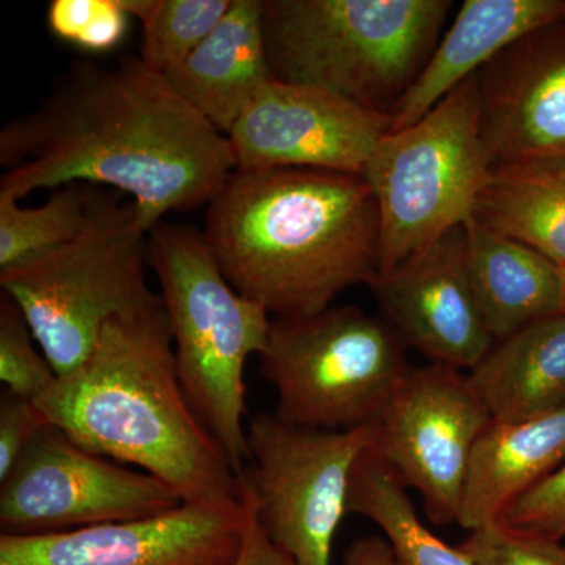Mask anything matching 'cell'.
Masks as SVG:
<instances>
[{"label":"cell","instance_id":"obj_11","mask_svg":"<svg viewBox=\"0 0 565 565\" xmlns=\"http://www.w3.org/2000/svg\"><path fill=\"white\" fill-rule=\"evenodd\" d=\"M493 423L470 374L414 367L375 423L374 451L422 494L437 525L457 522L475 446Z\"/></svg>","mask_w":565,"mask_h":565},{"label":"cell","instance_id":"obj_9","mask_svg":"<svg viewBox=\"0 0 565 565\" xmlns=\"http://www.w3.org/2000/svg\"><path fill=\"white\" fill-rule=\"evenodd\" d=\"M375 434V424L321 430L292 426L270 414L250 419L243 489L264 533L294 565H332L353 467L374 445Z\"/></svg>","mask_w":565,"mask_h":565},{"label":"cell","instance_id":"obj_12","mask_svg":"<svg viewBox=\"0 0 565 565\" xmlns=\"http://www.w3.org/2000/svg\"><path fill=\"white\" fill-rule=\"evenodd\" d=\"M390 115L313 85L273 79L256 93L226 139L236 169H315L363 177Z\"/></svg>","mask_w":565,"mask_h":565},{"label":"cell","instance_id":"obj_8","mask_svg":"<svg viewBox=\"0 0 565 565\" xmlns=\"http://www.w3.org/2000/svg\"><path fill=\"white\" fill-rule=\"evenodd\" d=\"M492 177L476 74L422 120L382 137L364 169L381 218L386 274L471 217Z\"/></svg>","mask_w":565,"mask_h":565},{"label":"cell","instance_id":"obj_10","mask_svg":"<svg viewBox=\"0 0 565 565\" xmlns=\"http://www.w3.org/2000/svg\"><path fill=\"white\" fill-rule=\"evenodd\" d=\"M181 504L161 479L82 448L54 424L0 481L2 534L65 533L161 515Z\"/></svg>","mask_w":565,"mask_h":565},{"label":"cell","instance_id":"obj_28","mask_svg":"<svg viewBox=\"0 0 565 565\" xmlns=\"http://www.w3.org/2000/svg\"><path fill=\"white\" fill-rule=\"evenodd\" d=\"M501 523L520 533L561 541L565 537V460L523 493Z\"/></svg>","mask_w":565,"mask_h":565},{"label":"cell","instance_id":"obj_30","mask_svg":"<svg viewBox=\"0 0 565 565\" xmlns=\"http://www.w3.org/2000/svg\"><path fill=\"white\" fill-rule=\"evenodd\" d=\"M243 501L247 508V527H245L243 546L234 565H294L291 557L281 552L264 533L248 494L243 489Z\"/></svg>","mask_w":565,"mask_h":565},{"label":"cell","instance_id":"obj_24","mask_svg":"<svg viewBox=\"0 0 565 565\" xmlns=\"http://www.w3.org/2000/svg\"><path fill=\"white\" fill-rule=\"evenodd\" d=\"M233 0H121L141 24L139 57L166 74L184 61L221 24Z\"/></svg>","mask_w":565,"mask_h":565},{"label":"cell","instance_id":"obj_27","mask_svg":"<svg viewBox=\"0 0 565 565\" xmlns=\"http://www.w3.org/2000/svg\"><path fill=\"white\" fill-rule=\"evenodd\" d=\"M459 548L473 565H565L559 541L520 533L501 522L471 531Z\"/></svg>","mask_w":565,"mask_h":565},{"label":"cell","instance_id":"obj_23","mask_svg":"<svg viewBox=\"0 0 565 565\" xmlns=\"http://www.w3.org/2000/svg\"><path fill=\"white\" fill-rule=\"evenodd\" d=\"M104 192L74 182L54 189L39 207H22L14 196L0 193V270L31 262L79 236Z\"/></svg>","mask_w":565,"mask_h":565},{"label":"cell","instance_id":"obj_25","mask_svg":"<svg viewBox=\"0 0 565 565\" xmlns=\"http://www.w3.org/2000/svg\"><path fill=\"white\" fill-rule=\"evenodd\" d=\"M33 341L20 305L9 294H0V381L7 392L36 401L54 384L57 373Z\"/></svg>","mask_w":565,"mask_h":565},{"label":"cell","instance_id":"obj_29","mask_svg":"<svg viewBox=\"0 0 565 565\" xmlns=\"http://www.w3.org/2000/svg\"><path fill=\"white\" fill-rule=\"evenodd\" d=\"M51 426L46 414L32 399L2 393L0 399V481L7 478L33 438Z\"/></svg>","mask_w":565,"mask_h":565},{"label":"cell","instance_id":"obj_16","mask_svg":"<svg viewBox=\"0 0 565 565\" xmlns=\"http://www.w3.org/2000/svg\"><path fill=\"white\" fill-rule=\"evenodd\" d=\"M564 18L559 0H467L397 104L390 131L422 120L515 41Z\"/></svg>","mask_w":565,"mask_h":565},{"label":"cell","instance_id":"obj_17","mask_svg":"<svg viewBox=\"0 0 565 565\" xmlns=\"http://www.w3.org/2000/svg\"><path fill=\"white\" fill-rule=\"evenodd\" d=\"M163 76L189 106L226 136L256 93L275 79L264 35L263 0H233L211 35Z\"/></svg>","mask_w":565,"mask_h":565},{"label":"cell","instance_id":"obj_4","mask_svg":"<svg viewBox=\"0 0 565 565\" xmlns=\"http://www.w3.org/2000/svg\"><path fill=\"white\" fill-rule=\"evenodd\" d=\"M449 0H263L275 79L390 115L434 54Z\"/></svg>","mask_w":565,"mask_h":565},{"label":"cell","instance_id":"obj_5","mask_svg":"<svg viewBox=\"0 0 565 565\" xmlns=\"http://www.w3.org/2000/svg\"><path fill=\"white\" fill-rule=\"evenodd\" d=\"M148 259L161 285L182 390L241 478L248 463L245 364L266 345L273 316L223 277L200 230L159 223Z\"/></svg>","mask_w":565,"mask_h":565},{"label":"cell","instance_id":"obj_32","mask_svg":"<svg viewBox=\"0 0 565 565\" xmlns=\"http://www.w3.org/2000/svg\"><path fill=\"white\" fill-rule=\"evenodd\" d=\"M561 277H563V303L565 311V267H561Z\"/></svg>","mask_w":565,"mask_h":565},{"label":"cell","instance_id":"obj_19","mask_svg":"<svg viewBox=\"0 0 565 565\" xmlns=\"http://www.w3.org/2000/svg\"><path fill=\"white\" fill-rule=\"evenodd\" d=\"M463 233L468 277L494 343L530 323L563 313L559 266L473 217L463 223Z\"/></svg>","mask_w":565,"mask_h":565},{"label":"cell","instance_id":"obj_26","mask_svg":"<svg viewBox=\"0 0 565 565\" xmlns=\"http://www.w3.org/2000/svg\"><path fill=\"white\" fill-rule=\"evenodd\" d=\"M129 20L121 0H52L47 9L52 35L93 54L117 50Z\"/></svg>","mask_w":565,"mask_h":565},{"label":"cell","instance_id":"obj_13","mask_svg":"<svg viewBox=\"0 0 565 565\" xmlns=\"http://www.w3.org/2000/svg\"><path fill=\"white\" fill-rule=\"evenodd\" d=\"M247 508L182 503L161 515L65 533L0 535V565H234Z\"/></svg>","mask_w":565,"mask_h":565},{"label":"cell","instance_id":"obj_21","mask_svg":"<svg viewBox=\"0 0 565 565\" xmlns=\"http://www.w3.org/2000/svg\"><path fill=\"white\" fill-rule=\"evenodd\" d=\"M471 217L565 267V161L492 170Z\"/></svg>","mask_w":565,"mask_h":565},{"label":"cell","instance_id":"obj_1","mask_svg":"<svg viewBox=\"0 0 565 565\" xmlns=\"http://www.w3.org/2000/svg\"><path fill=\"white\" fill-rule=\"evenodd\" d=\"M0 193L107 185L151 232L170 212L210 204L236 170L225 134L140 57L77 62L46 98L0 131Z\"/></svg>","mask_w":565,"mask_h":565},{"label":"cell","instance_id":"obj_2","mask_svg":"<svg viewBox=\"0 0 565 565\" xmlns=\"http://www.w3.org/2000/svg\"><path fill=\"white\" fill-rule=\"evenodd\" d=\"M203 237L230 285L273 318L318 313L379 274L381 218L360 174L236 169Z\"/></svg>","mask_w":565,"mask_h":565},{"label":"cell","instance_id":"obj_14","mask_svg":"<svg viewBox=\"0 0 565 565\" xmlns=\"http://www.w3.org/2000/svg\"><path fill=\"white\" fill-rule=\"evenodd\" d=\"M381 318L429 363L470 373L494 338L476 302L463 225L371 281Z\"/></svg>","mask_w":565,"mask_h":565},{"label":"cell","instance_id":"obj_3","mask_svg":"<svg viewBox=\"0 0 565 565\" xmlns=\"http://www.w3.org/2000/svg\"><path fill=\"white\" fill-rule=\"evenodd\" d=\"M35 403L82 448L136 465L182 503L243 508V481L182 390L162 297L107 321L90 356Z\"/></svg>","mask_w":565,"mask_h":565},{"label":"cell","instance_id":"obj_22","mask_svg":"<svg viewBox=\"0 0 565 565\" xmlns=\"http://www.w3.org/2000/svg\"><path fill=\"white\" fill-rule=\"evenodd\" d=\"M348 514L366 516L381 527L401 565H473L462 550L424 525L407 487L373 446L353 467Z\"/></svg>","mask_w":565,"mask_h":565},{"label":"cell","instance_id":"obj_6","mask_svg":"<svg viewBox=\"0 0 565 565\" xmlns=\"http://www.w3.org/2000/svg\"><path fill=\"white\" fill-rule=\"evenodd\" d=\"M150 232L132 202L104 192L87 228L31 262L0 270L2 292L13 297L57 375L90 356L115 316L161 299L145 277Z\"/></svg>","mask_w":565,"mask_h":565},{"label":"cell","instance_id":"obj_15","mask_svg":"<svg viewBox=\"0 0 565 565\" xmlns=\"http://www.w3.org/2000/svg\"><path fill=\"white\" fill-rule=\"evenodd\" d=\"M564 22L515 41L476 74L492 170L565 161Z\"/></svg>","mask_w":565,"mask_h":565},{"label":"cell","instance_id":"obj_31","mask_svg":"<svg viewBox=\"0 0 565 565\" xmlns=\"http://www.w3.org/2000/svg\"><path fill=\"white\" fill-rule=\"evenodd\" d=\"M344 565H401L388 539L367 535L356 539L344 555Z\"/></svg>","mask_w":565,"mask_h":565},{"label":"cell","instance_id":"obj_18","mask_svg":"<svg viewBox=\"0 0 565 565\" xmlns=\"http://www.w3.org/2000/svg\"><path fill=\"white\" fill-rule=\"evenodd\" d=\"M565 460V407L522 423L493 422L475 446L457 525L500 523L509 508Z\"/></svg>","mask_w":565,"mask_h":565},{"label":"cell","instance_id":"obj_7","mask_svg":"<svg viewBox=\"0 0 565 565\" xmlns=\"http://www.w3.org/2000/svg\"><path fill=\"white\" fill-rule=\"evenodd\" d=\"M258 356L259 374L277 392L274 415L308 429L377 423L414 370L392 327L353 305L275 316Z\"/></svg>","mask_w":565,"mask_h":565},{"label":"cell","instance_id":"obj_20","mask_svg":"<svg viewBox=\"0 0 565 565\" xmlns=\"http://www.w3.org/2000/svg\"><path fill=\"white\" fill-rule=\"evenodd\" d=\"M493 422L522 423L565 407V311L498 341L471 370Z\"/></svg>","mask_w":565,"mask_h":565}]
</instances>
